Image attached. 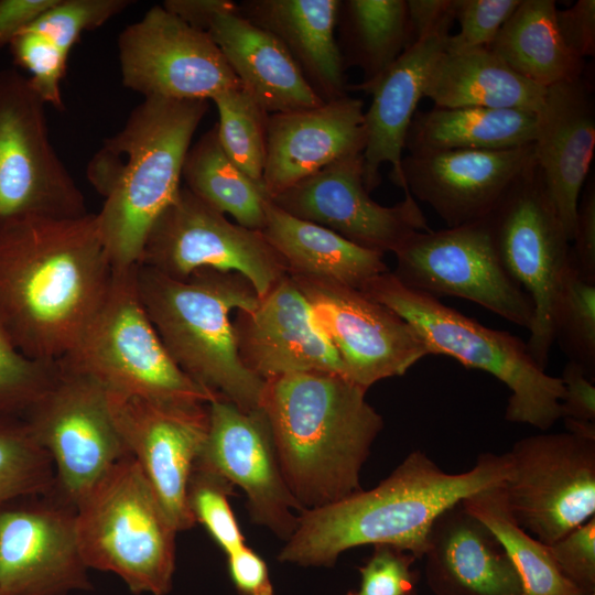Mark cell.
I'll return each mask as SVG.
<instances>
[{
    "label": "cell",
    "mask_w": 595,
    "mask_h": 595,
    "mask_svg": "<svg viewBox=\"0 0 595 595\" xmlns=\"http://www.w3.org/2000/svg\"><path fill=\"white\" fill-rule=\"evenodd\" d=\"M112 274L96 214L8 223L0 228V327L25 356L60 360L77 344Z\"/></svg>",
    "instance_id": "obj_1"
},
{
    "label": "cell",
    "mask_w": 595,
    "mask_h": 595,
    "mask_svg": "<svg viewBox=\"0 0 595 595\" xmlns=\"http://www.w3.org/2000/svg\"><path fill=\"white\" fill-rule=\"evenodd\" d=\"M507 454H480L467 472L450 474L413 451L376 487L335 504L304 510L278 554L282 563L333 566L361 545H390L423 556L434 521L465 498L505 483Z\"/></svg>",
    "instance_id": "obj_2"
},
{
    "label": "cell",
    "mask_w": 595,
    "mask_h": 595,
    "mask_svg": "<svg viewBox=\"0 0 595 595\" xmlns=\"http://www.w3.org/2000/svg\"><path fill=\"white\" fill-rule=\"evenodd\" d=\"M368 389L332 372H296L264 381L260 409L278 462L302 510L359 490L361 468L383 428Z\"/></svg>",
    "instance_id": "obj_3"
},
{
    "label": "cell",
    "mask_w": 595,
    "mask_h": 595,
    "mask_svg": "<svg viewBox=\"0 0 595 595\" xmlns=\"http://www.w3.org/2000/svg\"><path fill=\"white\" fill-rule=\"evenodd\" d=\"M208 100L144 98L87 164L104 198L96 214L113 269L139 263L153 221L182 187V170Z\"/></svg>",
    "instance_id": "obj_4"
},
{
    "label": "cell",
    "mask_w": 595,
    "mask_h": 595,
    "mask_svg": "<svg viewBox=\"0 0 595 595\" xmlns=\"http://www.w3.org/2000/svg\"><path fill=\"white\" fill-rule=\"evenodd\" d=\"M142 306L177 367L245 411L260 408L264 380L241 363L231 314L259 302L251 282L234 271L201 269L183 280L137 264Z\"/></svg>",
    "instance_id": "obj_5"
},
{
    "label": "cell",
    "mask_w": 595,
    "mask_h": 595,
    "mask_svg": "<svg viewBox=\"0 0 595 595\" xmlns=\"http://www.w3.org/2000/svg\"><path fill=\"white\" fill-rule=\"evenodd\" d=\"M360 290L403 317L430 355L450 356L505 383L510 391L507 421L545 431L561 419V378L548 375L517 336L484 326L437 298L402 284L391 271L371 279Z\"/></svg>",
    "instance_id": "obj_6"
},
{
    "label": "cell",
    "mask_w": 595,
    "mask_h": 595,
    "mask_svg": "<svg viewBox=\"0 0 595 595\" xmlns=\"http://www.w3.org/2000/svg\"><path fill=\"white\" fill-rule=\"evenodd\" d=\"M89 570L117 575L134 595H166L178 532L137 461L117 462L75 506Z\"/></svg>",
    "instance_id": "obj_7"
},
{
    "label": "cell",
    "mask_w": 595,
    "mask_h": 595,
    "mask_svg": "<svg viewBox=\"0 0 595 595\" xmlns=\"http://www.w3.org/2000/svg\"><path fill=\"white\" fill-rule=\"evenodd\" d=\"M136 268L113 269L104 300L62 360L108 392L212 402L220 396L185 375L163 346L140 301Z\"/></svg>",
    "instance_id": "obj_8"
},
{
    "label": "cell",
    "mask_w": 595,
    "mask_h": 595,
    "mask_svg": "<svg viewBox=\"0 0 595 595\" xmlns=\"http://www.w3.org/2000/svg\"><path fill=\"white\" fill-rule=\"evenodd\" d=\"M85 197L50 139L45 102L18 69L0 71V228L87 215Z\"/></svg>",
    "instance_id": "obj_9"
},
{
    "label": "cell",
    "mask_w": 595,
    "mask_h": 595,
    "mask_svg": "<svg viewBox=\"0 0 595 595\" xmlns=\"http://www.w3.org/2000/svg\"><path fill=\"white\" fill-rule=\"evenodd\" d=\"M22 419L52 461L53 493L74 506L117 462L130 455L105 388L62 359L55 378Z\"/></svg>",
    "instance_id": "obj_10"
},
{
    "label": "cell",
    "mask_w": 595,
    "mask_h": 595,
    "mask_svg": "<svg viewBox=\"0 0 595 595\" xmlns=\"http://www.w3.org/2000/svg\"><path fill=\"white\" fill-rule=\"evenodd\" d=\"M486 220L501 264L533 303L526 344L545 370L554 342L553 306L571 259V241L549 201L537 163L518 178Z\"/></svg>",
    "instance_id": "obj_11"
},
{
    "label": "cell",
    "mask_w": 595,
    "mask_h": 595,
    "mask_svg": "<svg viewBox=\"0 0 595 595\" xmlns=\"http://www.w3.org/2000/svg\"><path fill=\"white\" fill-rule=\"evenodd\" d=\"M138 264L177 280L206 268L238 272L259 298L288 274L262 231L231 223L184 185L150 227Z\"/></svg>",
    "instance_id": "obj_12"
},
{
    "label": "cell",
    "mask_w": 595,
    "mask_h": 595,
    "mask_svg": "<svg viewBox=\"0 0 595 595\" xmlns=\"http://www.w3.org/2000/svg\"><path fill=\"white\" fill-rule=\"evenodd\" d=\"M504 483L517 523L545 545L595 516V439L572 432L518 440Z\"/></svg>",
    "instance_id": "obj_13"
},
{
    "label": "cell",
    "mask_w": 595,
    "mask_h": 595,
    "mask_svg": "<svg viewBox=\"0 0 595 595\" xmlns=\"http://www.w3.org/2000/svg\"><path fill=\"white\" fill-rule=\"evenodd\" d=\"M393 275L426 294L472 301L507 321L530 328V296L500 262L485 219L440 230L415 231L394 252Z\"/></svg>",
    "instance_id": "obj_14"
},
{
    "label": "cell",
    "mask_w": 595,
    "mask_h": 595,
    "mask_svg": "<svg viewBox=\"0 0 595 595\" xmlns=\"http://www.w3.org/2000/svg\"><path fill=\"white\" fill-rule=\"evenodd\" d=\"M337 351L344 377L368 389L404 375L430 355L416 331L364 291L323 278L289 274Z\"/></svg>",
    "instance_id": "obj_15"
},
{
    "label": "cell",
    "mask_w": 595,
    "mask_h": 595,
    "mask_svg": "<svg viewBox=\"0 0 595 595\" xmlns=\"http://www.w3.org/2000/svg\"><path fill=\"white\" fill-rule=\"evenodd\" d=\"M118 57L122 84L144 98L212 100L240 85L212 37L162 4L122 30Z\"/></svg>",
    "instance_id": "obj_16"
},
{
    "label": "cell",
    "mask_w": 595,
    "mask_h": 595,
    "mask_svg": "<svg viewBox=\"0 0 595 595\" xmlns=\"http://www.w3.org/2000/svg\"><path fill=\"white\" fill-rule=\"evenodd\" d=\"M75 506L55 493L0 506V595H69L93 585Z\"/></svg>",
    "instance_id": "obj_17"
},
{
    "label": "cell",
    "mask_w": 595,
    "mask_h": 595,
    "mask_svg": "<svg viewBox=\"0 0 595 595\" xmlns=\"http://www.w3.org/2000/svg\"><path fill=\"white\" fill-rule=\"evenodd\" d=\"M107 392L111 416L177 531L195 526L187 505L193 467L206 443L208 403Z\"/></svg>",
    "instance_id": "obj_18"
},
{
    "label": "cell",
    "mask_w": 595,
    "mask_h": 595,
    "mask_svg": "<svg viewBox=\"0 0 595 595\" xmlns=\"http://www.w3.org/2000/svg\"><path fill=\"white\" fill-rule=\"evenodd\" d=\"M269 201L296 218L382 255L393 253L415 231L431 230L411 194L393 206L370 197L361 153L325 166Z\"/></svg>",
    "instance_id": "obj_19"
},
{
    "label": "cell",
    "mask_w": 595,
    "mask_h": 595,
    "mask_svg": "<svg viewBox=\"0 0 595 595\" xmlns=\"http://www.w3.org/2000/svg\"><path fill=\"white\" fill-rule=\"evenodd\" d=\"M208 434L197 461L244 490L251 520L284 542L303 511L282 475L270 426L259 408L245 411L226 398L208 403Z\"/></svg>",
    "instance_id": "obj_20"
},
{
    "label": "cell",
    "mask_w": 595,
    "mask_h": 595,
    "mask_svg": "<svg viewBox=\"0 0 595 595\" xmlns=\"http://www.w3.org/2000/svg\"><path fill=\"white\" fill-rule=\"evenodd\" d=\"M536 164L533 143L504 150H450L407 154V192L428 204L447 227L485 219Z\"/></svg>",
    "instance_id": "obj_21"
},
{
    "label": "cell",
    "mask_w": 595,
    "mask_h": 595,
    "mask_svg": "<svg viewBox=\"0 0 595 595\" xmlns=\"http://www.w3.org/2000/svg\"><path fill=\"white\" fill-rule=\"evenodd\" d=\"M231 318L242 365L262 380L296 372L344 377L340 358L289 274Z\"/></svg>",
    "instance_id": "obj_22"
},
{
    "label": "cell",
    "mask_w": 595,
    "mask_h": 595,
    "mask_svg": "<svg viewBox=\"0 0 595 595\" xmlns=\"http://www.w3.org/2000/svg\"><path fill=\"white\" fill-rule=\"evenodd\" d=\"M364 112L363 100L346 95L313 108L270 115L262 175L267 198L343 158L363 154Z\"/></svg>",
    "instance_id": "obj_23"
},
{
    "label": "cell",
    "mask_w": 595,
    "mask_h": 595,
    "mask_svg": "<svg viewBox=\"0 0 595 595\" xmlns=\"http://www.w3.org/2000/svg\"><path fill=\"white\" fill-rule=\"evenodd\" d=\"M450 31L432 32L415 42L376 79L348 85L364 91L371 102L364 112L366 143L363 151L364 182L370 193L381 183L380 169L391 164V181L409 195L401 163L410 123L418 110L430 73L445 52Z\"/></svg>",
    "instance_id": "obj_24"
},
{
    "label": "cell",
    "mask_w": 595,
    "mask_h": 595,
    "mask_svg": "<svg viewBox=\"0 0 595 595\" xmlns=\"http://www.w3.org/2000/svg\"><path fill=\"white\" fill-rule=\"evenodd\" d=\"M536 115V163L549 201L572 241L577 205L595 149L591 89L583 78L552 85Z\"/></svg>",
    "instance_id": "obj_25"
},
{
    "label": "cell",
    "mask_w": 595,
    "mask_h": 595,
    "mask_svg": "<svg viewBox=\"0 0 595 595\" xmlns=\"http://www.w3.org/2000/svg\"><path fill=\"white\" fill-rule=\"evenodd\" d=\"M422 558L426 584L434 595L523 593L502 544L462 501L434 521Z\"/></svg>",
    "instance_id": "obj_26"
},
{
    "label": "cell",
    "mask_w": 595,
    "mask_h": 595,
    "mask_svg": "<svg viewBox=\"0 0 595 595\" xmlns=\"http://www.w3.org/2000/svg\"><path fill=\"white\" fill-rule=\"evenodd\" d=\"M238 6L241 17L282 43L323 102L348 95L335 35L339 0H245Z\"/></svg>",
    "instance_id": "obj_27"
},
{
    "label": "cell",
    "mask_w": 595,
    "mask_h": 595,
    "mask_svg": "<svg viewBox=\"0 0 595 595\" xmlns=\"http://www.w3.org/2000/svg\"><path fill=\"white\" fill-rule=\"evenodd\" d=\"M206 33L240 84L269 115L323 104L282 43L239 12L215 15Z\"/></svg>",
    "instance_id": "obj_28"
},
{
    "label": "cell",
    "mask_w": 595,
    "mask_h": 595,
    "mask_svg": "<svg viewBox=\"0 0 595 595\" xmlns=\"http://www.w3.org/2000/svg\"><path fill=\"white\" fill-rule=\"evenodd\" d=\"M262 234L283 260L288 274L333 280L356 289L389 271L383 255L360 247L333 230L264 204Z\"/></svg>",
    "instance_id": "obj_29"
},
{
    "label": "cell",
    "mask_w": 595,
    "mask_h": 595,
    "mask_svg": "<svg viewBox=\"0 0 595 595\" xmlns=\"http://www.w3.org/2000/svg\"><path fill=\"white\" fill-rule=\"evenodd\" d=\"M547 88L511 69L488 47L444 52L433 66L424 97L434 107L516 109L537 113Z\"/></svg>",
    "instance_id": "obj_30"
},
{
    "label": "cell",
    "mask_w": 595,
    "mask_h": 595,
    "mask_svg": "<svg viewBox=\"0 0 595 595\" xmlns=\"http://www.w3.org/2000/svg\"><path fill=\"white\" fill-rule=\"evenodd\" d=\"M537 115L516 109L482 107L419 111L408 129L409 154L450 150H504L531 144Z\"/></svg>",
    "instance_id": "obj_31"
},
{
    "label": "cell",
    "mask_w": 595,
    "mask_h": 595,
    "mask_svg": "<svg viewBox=\"0 0 595 595\" xmlns=\"http://www.w3.org/2000/svg\"><path fill=\"white\" fill-rule=\"evenodd\" d=\"M556 14L553 0H521L488 48L541 87L578 80L584 60L563 41Z\"/></svg>",
    "instance_id": "obj_32"
},
{
    "label": "cell",
    "mask_w": 595,
    "mask_h": 595,
    "mask_svg": "<svg viewBox=\"0 0 595 595\" xmlns=\"http://www.w3.org/2000/svg\"><path fill=\"white\" fill-rule=\"evenodd\" d=\"M336 28L344 66L360 68L361 83L376 79L411 45L407 0L340 1Z\"/></svg>",
    "instance_id": "obj_33"
},
{
    "label": "cell",
    "mask_w": 595,
    "mask_h": 595,
    "mask_svg": "<svg viewBox=\"0 0 595 595\" xmlns=\"http://www.w3.org/2000/svg\"><path fill=\"white\" fill-rule=\"evenodd\" d=\"M182 181L194 195L230 215L240 226L262 230L268 199L263 185L250 178L226 154L216 125L191 145Z\"/></svg>",
    "instance_id": "obj_34"
},
{
    "label": "cell",
    "mask_w": 595,
    "mask_h": 595,
    "mask_svg": "<svg viewBox=\"0 0 595 595\" xmlns=\"http://www.w3.org/2000/svg\"><path fill=\"white\" fill-rule=\"evenodd\" d=\"M462 504L502 544L520 576L522 595H585L563 576L549 547L517 523L507 502L504 484L478 491Z\"/></svg>",
    "instance_id": "obj_35"
},
{
    "label": "cell",
    "mask_w": 595,
    "mask_h": 595,
    "mask_svg": "<svg viewBox=\"0 0 595 595\" xmlns=\"http://www.w3.org/2000/svg\"><path fill=\"white\" fill-rule=\"evenodd\" d=\"M218 112L219 141L230 160L262 184L269 113L240 84L212 98Z\"/></svg>",
    "instance_id": "obj_36"
},
{
    "label": "cell",
    "mask_w": 595,
    "mask_h": 595,
    "mask_svg": "<svg viewBox=\"0 0 595 595\" xmlns=\"http://www.w3.org/2000/svg\"><path fill=\"white\" fill-rule=\"evenodd\" d=\"M52 461L22 418H0V506L54 490Z\"/></svg>",
    "instance_id": "obj_37"
},
{
    "label": "cell",
    "mask_w": 595,
    "mask_h": 595,
    "mask_svg": "<svg viewBox=\"0 0 595 595\" xmlns=\"http://www.w3.org/2000/svg\"><path fill=\"white\" fill-rule=\"evenodd\" d=\"M554 340L569 360L595 379V283L585 281L570 262L562 275L553 306Z\"/></svg>",
    "instance_id": "obj_38"
},
{
    "label": "cell",
    "mask_w": 595,
    "mask_h": 595,
    "mask_svg": "<svg viewBox=\"0 0 595 595\" xmlns=\"http://www.w3.org/2000/svg\"><path fill=\"white\" fill-rule=\"evenodd\" d=\"M234 487L199 461L193 467L187 486V505L195 523L199 522L226 554L246 544L228 500Z\"/></svg>",
    "instance_id": "obj_39"
},
{
    "label": "cell",
    "mask_w": 595,
    "mask_h": 595,
    "mask_svg": "<svg viewBox=\"0 0 595 595\" xmlns=\"http://www.w3.org/2000/svg\"><path fill=\"white\" fill-rule=\"evenodd\" d=\"M58 369L60 360H36L22 354L0 327V418H23Z\"/></svg>",
    "instance_id": "obj_40"
},
{
    "label": "cell",
    "mask_w": 595,
    "mask_h": 595,
    "mask_svg": "<svg viewBox=\"0 0 595 595\" xmlns=\"http://www.w3.org/2000/svg\"><path fill=\"white\" fill-rule=\"evenodd\" d=\"M130 0H56L24 30L34 32L68 55L82 34L127 9Z\"/></svg>",
    "instance_id": "obj_41"
},
{
    "label": "cell",
    "mask_w": 595,
    "mask_h": 595,
    "mask_svg": "<svg viewBox=\"0 0 595 595\" xmlns=\"http://www.w3.org/2000/svg\"><path fill=\"white\" fill-rule=\"evenodd\" d=\"M14 63L24 68L32 89L45 102L62 108L61 82L68 55L41 35L23 30L9 44Z\"/></svg>",
    "instance_id": "obj_42"
},
{
    "label": "cell",
    "mask_w": 595,
    "mask_h": 595,
    "mask_svg": "<svg viewBox=\"0 0 595 595\" xmlns=\"http://www.w3.org/2000/svg\"><path fill=\"white\" fill-rule=\"evenodd\" d=\"M521 0H454L459 32L450 35L445 52L457 54L489 47Z\"/></svg>",
    "instance_id": "obj_43"
},
{
    "label": "cell",
    "mask_w": 595,
    "mask_h": 595,
    "mask_svg": "<svg viewBox=\"0 0 595 595\" xmlns=\"http://www.w3.org/2000/svg\"><path fill=\"white\" fill-rule=\"evenodd\" d=\"M415 558L390 545H374V552L359 567L360 583L347 595H412L416 577L411 566Z\"/></svg>",
    "instance_id": "obj_44"
},
{
    "label": "cell",
    "mask_w": 595,
    "mask_h": 595,
    "mask_svg": "<svg viewBox=\"0 0 595 595\" xmlns=\"http://www.w3.org/2000/svg\"><path fill=\"white\" fill-rule=\"evenodd\" d=\"M548 547L563 576L585 595L595 594V516Z\"/></svg>",
    "instance_id": "obj_45"
},
{
    "label": "cell",
    "mask_w": 595,
    "mask_h": 595,
    "mask_svg": "<svg viewBox=\"0 0 595 595\" xmlns=\"http://www.w3.org/2000/svg\"><path fill=\"white\" fill-rule=\"evenodd\" d=\"M571 260L578 274L595 283V188L588 182L577 205Z\"/></svg>",
    "instance_id": "obj_46"
},
{
    "label": "cell",
    "mask_w": 595,
    "mask_h": 595,
    "mask_svg": "<svg viewBox=\"0 0 595 595\" xmlns=\"http://www.w3.org/2000/svg\"><path fill=\"white\" fill-rule=\"evenodd\" d=\"M558 25L567 47L580 58L595 53V1L578 0L558 10Z\"/></svg>",
    "instance_id": "obj_47"
},
{
    "label": "cell",
    "mask_w": 595,
    "mask_h": 595,
    "mask_svg": "<svg viewBox=\"0 0 595 595\" xmlns=\"http://www.w3.org/2000/svg\"><path fill=\"white\" fill-rule=\"evenodd\" d=\"M227 555L230 580L240 595H274L263 559L246 544Z\"/></svg>",
    "instance_id": "obj_48"
},
{
    "label": "cell",
    "mask_w": 595,
    "mask_h": 595,
    "mask_svg": "<svg viewBox=\"0 0 595 595\" xmlns=\"http://www.w3.org/2000/svg\"><path fill=\"white\" fill-rule=\"evenodd\" d=\"M564 386L561 418L595 422V386L584 369L569 360L560 377Z\"/></svg>",
    "instance_id": "obj_49"
},
{
    "label": "cell",
    "mask_w": 595,
    "mask_h": 595,
    "mask_svg": "<svg viewBox=\"0 0 595 595\" xmlns=\"http://www.w3.org/2000/svg\"><path fill=\"white\" fill-rule=\"evenodd\" d=\"M411 44L436 31H450L454 17V0H407Z\"/></svg>",
    "instance_id": "obj_50"
},
{
    "label": "cell",
    "mask_w": 595,
    "mask_h": 595,
    "mask_svg": "<svg viewBox=\"0 0 595 595\" xmlns=\"http://www.w3.org/2000/svg\"><path fill=\"white\" fill-rule=\"evenodd\" d=\"M56 0H0V47L9 45Z\"/></svg>",
    "instance_id": "obj_51"
},
{
    "label": "cell",
    "mask_w": 595,
    "mask_h": 595,
    "mask_svg": "<svg viewBox=\"0 0 595 595\" xmlns=\"http://www.w3.org/2000/svg\"><path fill=\"white\" fill-rule=\"evenodd\" d=\"M162 6L190 26L205 33L215 15L239 12L238 3L231 0H166Z\"/></svg>",
    "instance_id": "obj_52"
},
{
    "label": "cell",
    "mask_w": 595,
    "mask_h": 595,
    "mask_svg": "<svg viewBox=\"0 0 595 595\" xmlns=\"http://www.w3.org/2000/svg\"><path fill=\"white\" fill-rule=\"evenodd\" d=\"M591 595H595V594H591Z\"/></svg>",
    "instance_id": "obj_53"
}]
</instances>
